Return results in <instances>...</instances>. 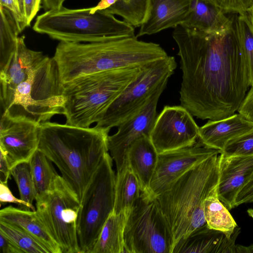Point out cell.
I'll return each mask as SVG.
<instances>
[{
	"label": "cell",
	"mask_w": 253,
	"mask_h": 253,
	"mask_svg": "<svg viewBox=\"0 0 253 253\" xmlns=\"http://www.w3.org/2000/svg\"><path fill=\"white\" fill-rule=\"evenodd\" d=\"M219 199L229 210L235 207L236 196L251 178L253 172V155L225 157L218 159Z\"/></svg>",
	"instance_id": "cell-17"
},
{
	"label": "cell",
	"mask_w": 253,
	"mask_h": 253,
	"mask_svg": "<svg viewBox=\"0 0 253 253\" xmlns=\"http://www.w3.org/2000/svg\"><path fill=\"white\" fill-rule=\"evenodd\" d=\"M252 178H253V173H252V175H251V178H250V179H252Z\"/></svg>",
	"instance_id": "cell-48"
},
{
	"label": "cell",
	"mask_w": 253,
	"mask_h": 253,
	"mask_svg": "<svg viewBox=\"0 0 253 253\" xmlns=\"http://www.w3.org/2000/svg\"><path fill=\"white\" fill-rule=\"evenodd\" d=\"M237 112L249 121L253 122V85L246 94Z\"/></svg>",
	"instance_id": "cell-38"
},
{
	"label": "cell",
	"mask_w": 253,
	"mask_h": 253,
	"mask_svg": "<svg viewBox=\"0 0 253 253\" xmlns=\"http://www.w3.org/2000/svg\"><path fill=\"white\" fill-rule=\"evenodd\" d=\"M120 0H100L96 6L90 7V11L93 13L96 11L107 9Z\"/></svg>",
	"instance_id": "cell-42"
},
{
	"label": "cell",
	"mask_w": 253,
	"mask_h": 253,
	"mask_svg": "<svg viewBox=\"0 0 253 253\" xmlns=\"http://www.w3.org/2000/svg\"><path fill=\"white\" fill-rule=\"evenodd\" d=\"M0 253H23L10 239L0 233Z\"/></svg>",
	"instance_id": "cell-40"
},
{
	"label": "cell",
	"mask_w": 253,
	"mask_h": 253,
	"mask_svg": "<svg viewBox=\"0 0 253 253\" xmlns=\"http://www.w3.org/2000/svg\"><path fill=\"white\" fill-rule=\"evenodd\" d=\"M199 127L183 106H166L158 115L150 138L158 154L195 144Z\"/></svg>",
	"instance_id": "cell-12"
},
{
	"label": "cell",
	"mask_w": 253,
	"mask_h": 253,
	"mask_svg": "<svg viewBox=\"0 0 253 253\" xmlns=\"http://www.w3.org/2000/svg\"><path fill=\"white\" fill-rule=\"evenodd\" d=\"M220 153V151L205 146L198 139L191 146L159 154L149 193L157 197L192 168Z\"/></svg>",
	"instance_id": "cell-13"
},
{
	"label": "cell",
	"mask_w": 253,
	"mask_h": 253,
	"mask_svg": "<svg viewBox=\"0 0 253 253\" xmlns=\"http://www.w3.org/2000/svg\"><path fill=\"white\" fill-rule=\"evenodd\" d=\"M45 56L42 52L28 48L24 36L18 38L13 53L0 69V98L3 111L7 106L15 88L28 78Z\"/></svg>",
	"instance_id": "cell-16"
},
{
	"label": "cell",
	"mask_w": 253,
	"mask_h": 253,
	"mask_svg": "<svg viewBox=\"0 0 253 253\" xmlns=\"http://www.w3.org/2000/svg\"><path fill=\"white\" fill-rule=\"evenodd\" d=\"M65 0H42V7L44 10L58 8L62 6Z\"/></svg>",
	"instance_id": "cell-43"
},
{
	"label": "cell",
	"mask_w": 253,
	"mask_h": 253,
	"mask_svg": "<svg viewBox=\"0 0 253 253\" xmlns=\"http://www.w3.org/2000/svg\"><path fill=\"white\" fill-rule=\"evenodd\" d=\"M247 212L249 215L253 218V209H249L247 210Z\"/></svg>",
	"instance_id": "cell-47"
},
{
	"label": "cell",
	"mask_w": 253,
	"mask_h": 253,
	"mask_svg": "<svg viewBox=\"0 0 253 253\" xmlns=\"http://www.w3.org/2000/svg\"><path fill=\"white\" fill-rule=\"evenodd\" d=\"M41 124L24 118H12L1 113L0 150L11 169L16 165L29 162L38 149Z\"/></svg>",
	"instance_id": "cell-15"
},
{
	"label": "cell",
	"mask_w": 253,
	"mask_h": 253,
	"mask_svg": "<svg viewBox=\"0 0 253 253\" xmlns=\"http://www.w3.org/2000/svg\"><path fill=\"white\" fill-rule=\"evenodd\" d=\"M15 1L16 2L17 4L18 5V7H19L20 10L23 16V0H15Z\"/></svg>",
	"instance_id": "cell-45"
},
{
	"label": "cell",
	"mask_w": 253,
	"mask_h": 253,
	"mask_svg": "<svg viewBox=\"0 0 253 253\" xmlns=\"http://www.w3.org/2000/svg\"><path fill=\"white\" fill-rule=\"evenodd\" d=\"M129 212L111 213L91 253H125L124 231Z\"/></svg>",
	"instance_id": "cell-24"
},
{
	"label": "cell",
	"mask_w": 253,
	"mask_h": 253,
	"mask_svg": "<svg viewBox=\"0 0 253 253\" xmlns=\"http://www.w3.org/2000/svg\"><path fill=\"white\" fill-rule=\"evenodd\" d=\"M0 5L7 9L13 14L23 31L26 27L22 13L15 0H0Z\"/></svg>",
	"instance_id": "cell-39"
},
{
	"label": "cell",
	"mask_w": 253,
	"mask_h": 253,
	"mask_svg": "<svg viewBox=\"0 0 253 253\" xmlns=\"http://www.w3.org/2000/svg\"><path fill=\"white\" fill-rule=\"evenodd\" d=\"M250 87L253 85V33L247 12L231 17Z\"/></svg>",
	"instance_id": "cell-27"
},
{
	"label": "cell",
	"mask_w": 253,
	"mask_h": 253,
	"mask_svg": "<svg viewBox=\"0 0 253 253\" xmlns=\"http://www.w3.org/2000/svg\"><path fill=\"white\" fill-rule=\"evenodd\" d=\"M37 33L60 42H94L134 35L133 26L104 10L92 13L90 8L46 10L37 16L33 27Z\"/></svg>",
	"instance_id": "cell-6"
},
{
	"label": "cell",
	"mask_w": 253,
	"mask_h": 253,
	"mask_svg": "<svg viewBox=\"0 0 253 253\" xmlns=\"http://www.w3.org/2000/svg\"><path fill=\"white\" fill-rule=\"evenodd\" d=\"M0 233L10 239L23 253H50L41 242L16 226L0 220Z\"/></svg>",
	"instance_id": "cell-30"
},
{
	"label": "cell",
	"mask_w": 253,
	"mask_h": 253,
	"mask_svg": "<svg viewBox=\"0 0 253 253\" xmlns=\"http://www.w3.org/2000/svg\"><path fill=\"white\" fill-rule=\"evenodd\" d=\"M29 164L36 196L49 191L59 175L52 162L38 149L29 161Z\"/></svg>",
	"instance_id": "cell-29"
},
{
	"label": "cell",
	"mask_w": 253,
	"mask_h": 253,
	"mask_svg": "<svg viewBox=\"0 0 253 253\" xmlns=\"http://www.w3.org/2000/svg\"><path fill=\"white\" fill-rule=\"evenodd\" d=\"M142 192L139 182L128 165L117 171L113 211L129 212Z\"/></svg>",
	"instance_id": "cell-25"
},
{
	"label": "cell",
	"mask_w": 253,
	"mask_h": 253,
	"mask_svg": "<svg viewBox=\"0 0 253 253\" xmlns=\"http://www.w3.org/2000/svg\"><path fill=\"white\" fill-rule=\"evenodd\" d=\"M204 213L209 228L224 233L228 238L232 237L238 225L228 210L219 199L217 186L205 199Z\"/></svg>",
	"instance_id": "cell-26"
},
{
	"label": "cell",
	"mask_w": 253,
	"mask_h": 253,
	"mask_svg": "<svg viewBox=\"0 0 253 253\" xmlns=\"http://www.w3.org/2000/svg\"><path fill=\"white\" fill-rule=\"evenodd\" d=\"M177 66L174 57L168 56L144 66L105 112L95 126L109 130L141 109L160 88L166 87Z\"/></svg>",
	"instance_id": "cell-11"
},
{
	"label": "cell",
	"mask_w": 253,
	"mask_h": 253,
	"mask_svg": "<svg viewBox=\"0 0 253 253\" xmlns=\"http://www.w3.org/2000/svg\"><path fill=\"white\" fill-rule=\"evenodd\" d=\"M42 0H23V14L25 27H29L41 8Z\"/></svg>",
	"instance_id": "cell-36"
},
{
	"label": "cell",
	"mask_w": 253,
	"mask_h": 253,
	"mask_svg": "<svg viewBox=\"0 0 253 253\" xmlns=\"http://www.w3.org/2000/svg\"><path fill=\"white\" fill-rule=\"evenodd\" d=\"M137 38L123 36L94 42H60L53 58L62 83L98 72L142 67L169 56L160 44Z\"/></svg>",
	"instance_id": "cell-3"
},
{
	"label": "cell",
	"mask_w": 253,
	"mask_h": 253,
	"mask_svg": "<svg viewBox=\"0 0 253 253\" xmlns=\"http://www.w3.org/2000/svg\"><path fill=\"white\" fill-rule=\"evenodd\" d=\"M231 17L205 0H191L188 14L181 26L206 33L220 31L232 25Z\"/></svg>",
	"instance_id": "cell-23"
},
{
	"label": "cell",
	"mask_w": 253,
	"mask_h": 253,
	"mask_svg": "<svg viewBox=\"0 0 253 253\" xmlns=\"http://www.w3.org/2000/svg\"><path fill=\"white\" fill-rule=\"evenodd\" d=\"M0 69L2 68L13 53L22 31L13 14L0 5Z\"/></svg>",
	"instance_id": "cell-28"
},
{
	"label": "cell",
	"mask_w": 253,
	"mask_h": 253,
	"mask_svg": "<svg viewBox=\"0 0 253 253\" xmlns=\"http://www.w3.org/2000/svg\"><path fill=\"white\" fill-rule=\"evenodd\" d=\"M125 253H171L172 234L156 196L142 192L129 212L124 231Z\"/></svg>",
	"instance_id": "cell-9"
},
{
	"label": "cell",
	"mask_w": 253,
	"mask_h": 253,
	"mask_svg": "<svg viewBox=\"0 0 253 253\" xmlns=\"http://www.w3.org/2000/svg\"><path fill=\"white\" fill-rule=\"evenodd\" d=\"M109 130L47 121L41 124L38 149L59 169L80 202L85 189L109 152Z\"/></svg>",
	"instance_id": "cell-2"
},
{
	"label": "cell",
	"mask_w": 253,
	"mask_h": 253,
	"mask_svg": "<svg viewBox=\"0 0 253 253\" xmlns=\"http://www.w3.org/2000/svg\"><path fill=\"white\" fill-rule=\"evenodd\" d=\"M172 36L182 73L180 105L202 120L235 114L250 86L232 23L211 33L179 25Z\"/></svg>",
	"instance_id": "cell-1"
},
{
	"label": "cell",
	"mask_w": 253,
	"mask_h": 253,
	"mask_svg": "<svg viewBox=\"0 0 253 253\" xmlns=\"http://www.w3.org/2000/svg\"><path fill=\"white\" fill-rule=\"evenodd\" d=\"M11 175V169L4 153L0 151V182L7 184Z\"/></svg>",
	"instance_id": "cell-41"
},
{
	"label": "cell",
	"mask_w": 253,
	"mask_h": 253,
	"mask_svg": "<svg viewBox=\"0 0 253 253\" xmlns=\"http://www.w3.org/2000/svg\"><path fill=\"white\" fill-rule=\"evenodd\" d=\"M0 220L26 231L41 242L50 253H62L60 246L50 235L36 211L9 206L0 211Z\"/></svg>",
	"instance_id": "cell-22"
},
{
	"label": "cell",
	"mask_w": 253,
	"mask_h": 253,
	"mask_svg": "<svg viewBox=\"0 0 253 253\" xmlns=\"http://www.w3.org/2000/svg\"><path fill=\"white\" fill-rule=\"evenodd\" d=\"M11 175L17 185L20 199L33 205L36 194L29 162L22 163L13 167L11 169Z\"/></svg>",
	"instance_id": "cell-32"
},
{
	"label": "cell",
	"mask_w": 253,
	"mask_h": 253,
	"mask_svg": "<svg viewBox=\"0 0 253 253\" xmlns=\"http://www.w3.org/2000/svg\"><path fill=\"white\" fill-rule=\"evenodd\" d=\"M253 202V178L250 179L242 187L238 193L235 201V206Z\"/></svg>",
	"instance_id": "cell-37"
},
{
	"label": "cell",
	"mask_w": 253,
	"mask_h": 253,
	"mask_svg": "<svg viewBox=\"0 0 253 253\" xmlns=\"http://www.w3.org/2000/svg\"><path fill=\"white\" fill-rule=\"evenodd\" d=\"M106 154L87 185L80 202L77 231L81 253H91L115 203L116 174Z\"/></svg>",
	"instance_id": "cell-8"
},
{
	"label": "cell",
	"mask_w": 253,
	"mask_h": 253,
	"mask_svg": "<svg viewBox=\"0 0 253 253\" xmlns=\"http://www.w3.org/2000/svg\"><path fill=\"white\" fill-rule=\"evenodd\" d=\"M220 153L225 157L253 155V128L229 141Z\"/></svg>",
	"instance_id": "cell-33"
},
{
	"label": "cell",
	"mask_w": 253,
	"mask_h": 253,
	"mask_svg": "<svg viewBox=\"0 0 253 253\" xmlns=\"http://www.w3.org/2000/svg\"><path fill=\"white\" fill-rule=\"evenodd\" d=\"M219 8L223 13L242 14L253 5V0H205Z\"/></svg>",
	"instance_id": "cell-34"
},
{
	"label": "cell",
	"mask_w": 253,
	"mask_h": 253,
	"mask_svg": "<svg viewBox=\"0 0 253 253\" xmlns=\"http://www.w3.org/2000/svg\"><path fill=\"white\" fill-rule=\"evenodd\" d=\"M158 155L150 137L148 136L137 139L127 149L126 163L138 179L142 192H149Z\"/></svg>",
	"instance_id": "cell-21"
},
{
	"label": "cell",
	"mask_w": 253,
	"mask_h": 253,
	"mask_svg": "<svg viewBox=\"0 0 253 253\" xmlns=\"http://www.w3.org/2000/svg\"><path fill=\"white\" fill-rule=\"evenodd\" d=\"M219 155L214 154L192 168L156 197L171 229L173 247L206 224L204 203L218 185Z\"/></svg>",
	"instance_id": "cell-4"
},
{
	"label": "cell",
	"mask_w": 253,
	"mask_h": 253,
	"mask_svg": "<svg viewBox=\"0 0 253 253\" xmlns=\"http://www.w3.org/2000/svg\"><path fill=\"white\" fill-rule=\"evenodd\" d=\"M148 0H121L103 10L121 16L135 27H140L147 12Z\"/></svg>",
	"instance_id": "cell-31"
},
{
	"label": "cell",
	"mask_w": 253,
	"mask_h": 253,
	"mask_svg": "<svg viewBox=\"0 0 253 253\" xmlns=\"http://www.w3.org/2000/svg\"><path fill=\"white\" fill-rule=\"evenodd\" d=\"M247 14L248 15L251 24V29L253 33V5L248 10Z\"/></svg>",
	"instance_id": "cell-44"
},
{
	"label": "cell",
	"mask_w": 253,
	"mask_h": 253,
	"mask_svg": "<svg viewBox=\"0 0 253 253\" xmlns=\"http://www.w3.org/2000/svg\"><path fill=\"white\" fill-rule=\"evenodd\" d=\"M0 202L1 204L13 203L19 205V208L24 210L36 211L34 206L21 199L16 198L7 186V184L0 183Z\"/></svg>",
	"instance_id": "cell-35"
},
{
	"label": "cell",
	"mask_w": 253,
	"mask_h": 253,
	"mask_svg": "<svg viewBox=\"0 0 253 253\" xmlns=\"http://www.w3.org/2000/svg\"><path fill=\"white\" fill-rule=\"evenodd\" d=\"M65 102L56 62L53 57L45 55L28 78L15 88L1 113L41 124L62 114Z\"/></svg>",
	"instance_id": "cell-7"
},
{
	"label": "cell",
	"mask_w": 253,
	"mask_h": 253,
	"mask_svg": "<svg viewBox=\"0 0 253 253\" xmlns=\"http://www.w3.org/2000/svg\"><path fill=\"white\" fill-rule=\"evenodd\" d=\"M240 231L237 226L228 238L206 224L178 242L171 253H236L235 241Z\"/></svg>",
	"instance_id": "cell-19"
},
{
	"label": "cell",
	"mask_w": 253,
	"mask_h": 253,
	"mask_svg": "<svg viewBox=\"0 0 253 253\" xmlns=\"http://www.w3.org/2000/svg\"><path fill=\"white\" fill-rule=\"evenodd\" d=\"M190 2L191 0H148L145 17L136 37L153 35L181 25Z\"/></svg>",
	"instance_id": "cell-18"
},
{
	"label": "cell",
	"mask_w": 253,
	"mask_h": 253,
	"mask_svg": "<svg viewBox=\"0 0 253 253\" xmlns=\"http://www.w3.org/2000/svg\"><path fill=\"white\" fill-rule=\"evenodd\" d=\"M246 251L247 253H253V245H250L249 246H247Z\"/></svg>",
	"instance_id": "cell-46"
},
{
	"label": "cell",
	"mask_w": 253,
	"mask_h": 253,
	"mask_svg": "<svg viewBox=\"0 0 253 253\" xmlns=\"http://www.w3.org/2000/svg\"><path fill=\"white\" fill-rule=\"evenodd\" d=\"M144 66L98 72L63 84L66 124L89 127L97 123Z\"/></svg>",
	"instance_id": "cell-5"
},
{
	"label": "cell",
	"mask_w": 253,
	"mask_h": 253,
	"mask_svg": "<svg viewBox=\"0 0 253 253\" xmlns=\"http://www.w3.org/2000/svg\"><path fill=\"white\" fill-rule=\"evenodd\" d=\"M253 128V122L239 113L217 120H209L199 127L198 139L205 146L221 152L231 140Z\"/></svg>",
	"instance_id": "cell-20"
},
{
	"label": "cell",
	"mask_w": 253,
	"mask_h": 253,
	"mask_svg": "<svg viewBox=\"0 0 253 253\" xmlns=\"http://www.w3.org/2000/svg\"><path fill=\"white\" fill-rule=\"evenodd\" d=\"M166 87L157 91L137 113L123 122L117 131L108 137V148L115 163L117 171L126 164V156L129 146L142 137H150L157 117L159 99Z\"/></svg>",
	"instance_id": "cell-14"
},
{
	"label": "cell",
	"mask_w": 253,
	"mask_h": 253,
	"mask_svg": "<svg viewBox=\"0 0 253 253\" xmlns=\"http://www.w3.org/2000/svg\"><path fill=\"white\" fill-rule=\"evenodd\" d=\"M36 212L62 253H81L77 231L80 201L61 175L36 197Z\"/></svg>",
	"instance_id": "cell-10"
}]
</instances>
